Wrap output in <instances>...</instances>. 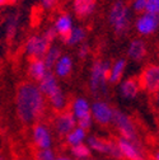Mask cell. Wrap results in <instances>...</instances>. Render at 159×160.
<instances>
[{"label": "cell", "mask_w": 159, "mask_h": 160, "mask_svg": "<svg viewBox=\"0 0 159 160\" xmlns=\"http://www.w3.org/2000/svg\"><path fill=\"white\" fill-rule=\"evenodd\" d=\"M18 118L24 125H34L41 121L46 112V98L37 84L26 82L19 85L15 95Z\"/></svg>", "instance_id": "obj_1"}, {"label": "cell", "mask_w": 159, "mask_h": 160, "mask_svg": "<svg viewBox=\"0 0 159 160\" xmlns=\"http://www.w3.org/2000/svg\"><path fill=\"white\" fill-rule=\"evenodd\" d=\"M126 70V60L125 58H118L116 61L110 65L108 75H107V82L108 84H117L124 76V72Z\"/></svg>", "instance_id": "obj_18"}, {"label": "cell", "mask_w": 159, "mask_h": 160, "mask_svg": "<svg viewBox=\"0 0 159 160\" xmlns=\"http://www.w3.org/2000/svg\"><path fill=\"white\" fill-rule=\"evenodd\" d=\"M56 160H75V159L70 158L68 155H60V156H56Z\"/></svg>", "instance_id": "obj_34"}, {"label": "cell", "mask_w": 159, "mask_h": 160, "mask_svg": "<svg viewBox=\"0 0 159 160\" xmlns=\"http://www.w3.org/2000/svg\"><path fill=\"white\" fill-rule=\"evenodd\" d=\"M46 101H49L51 108H52L54 111H56L57 113L65 111V108H66V106H68L66 95H65V93L63 92L61 88H59V89H57L56 92H54L50 97H47Z\"/></svg>", "instance_id": "obj_22"}, {"label": "cell", "mask_w": 159, "mask_h": 160, "mask_svg": "<svg viewBox=\"0 0 159 160\" xmlns=\"http://www.w3.org/2000/svg\"><path fill=\"white\" fill-rule=\"evenodd\" d=\"M56 154L54 149H37L34 154V160H56Z\"/></svg>", "instance_id": "obj_28"}, {"label": "cell", "mask_w": 159, "mask_h": 160, "mask_svg": "<svg viewBox=\"0 0 159 160\" xmlns=\"http://www.w3.org/2000/svg\"><path fill=\"white\" fill-rule=\"evenodd\" d=\"M140 88L149 93H156L159 89V68L158 65H148L140 76Z\"/></svg>", "instance_id": "obj_13"}, {"label": "cell", "mask_w": 159, "mask_h": 160, "mask_svg": "<svg viewBox=\"0 0 159 160\" xmlns=\"http://www.w3.org/2000/svg\"><path fill=\"white\" fill-rule=\"evenodd\" d=\"M32 141L37 149H51L54 145V133L51 128L44 122L34 123L32 128Z\"/></svg>", "instance_id": "obj_8"}, {"label": "cell", "mask_w": 159, "mask_h": 160, "mask_svg": "<svg viewBox=\"0 0 159 160\" xmlns=\"http://www.w3.org/2000/svg\"><path fill=\"white\" fill-rule=\"evenodd\" d=\"M13 0H0V7H4V5H7V4H9V3H12Z\"/></svg>", "instance_id": "obj_35"}, {"label": "cell", "mask_w": 159, "mask_h": 160, "mask_svg": "<svg viewBox=\"0 0 159 160\" xmlns=\"http://www.w3.org/2000/svg\"><path fill=\"white\" fill-rule=\"evenodd\" d=\"M108 69L110 64L107 61H95L92 65L89 75V89L94 95L107 93Z\"/></svg>", "instance_id": "obj_3"}, {"label": "cell", "mask_w": 159, "mask_h": 160, "mask_svg": "<svg viewBox=\"0 0 159 160\" xmlns=\"http://www.w3.org/2000/svg\"><path fill=\"white\" fill-rule=\"evenodd\" d=\"M87 37V32L83 27H73L71 31L68 33L66 37H64V42L68 46H78L83 43V41Z\"/></svg>", "instance_id": "obj_23"}, {"label": "cell", "mask_w": 159, "mask_h": 160, "mask_svg": "<svg viewBox=\"0 0 159 160\" xmlns=\"http://www.w3.org/2000/svg\"><path fill=\"white\" fill-rule=\"evenodd\" d=\"M154 160H159V152L158 151L154 152Z\"/></svg>", "instance_id": "obj_36"}, {"label": "cell", "mask_w": 159, "mask_h": 160, "mask_svg": "<svg viewBox=\"0 0 159 160\" xmlns=\"http://www.w3.org/2000/svg\"><path fill=\"white\" fill-rule=\"evenodd\" d=\"M146 43L141 38H135L129 43L127 47V56L134 60V61H141V60L146 56Z\"/></svg>", "instance_id": "obj_15"}, {"label": "cell", "mask_w": 159, "mask_h": 160, "mask_svg": "<svg viewBox=\"0 0 159 160\" xmlns=\"http://www.w3.org/2000/svg\"><path fill=\"white\" fill-rule=\"evenodd\" d=\"M74 68V61L69 55H61L57 58V61L52 66L54 69V75L59 79H65L68 78Z\"/></svg>", "instance_id": "obj_14"}, {"label": "cell", "mask_w": 159, "mask_h": 160, "mask_svg": "<svg viewBox=\"0 0 159 160\" xmlns=\"http://www.w3.org/2000/svg\"><path fill=\"white\" fill-rule=\"evenodd\" d=\"M42 36L47 39V41L50 42V43H52L55 39L57 38V33H56V31L54 29V27H49L44 33H42Z\"/></svg>", "instance_id": "obj_30"}, {"label": "cell", "mask_w": 159, "mask_h": 160, "mask_svg": "<svg viewBox=\"0 0 159 160\" xmlns=\"http://www.w3.org/2000/svg\"><path fill=\"white\" fill-rule=\"evenodd\" d=\"M73 27H74V23L69 14H60L56 18L55 24H54V29L56 31L57 37H61V38L66 37Z\"/></svg>", "instance_id": "obj_20"}, {"label": "cell", "mask_w": 159, "mask_h": 160, "mask_svg": "<svg viewBox=\"0 0 159 160\" xmlns=\"http://www.w3.org/2000/svg\"><path fill=\"white\" fill-rule=\"evenodd\" d=\"M88 131L83 130L82 127L79 126H75L66 136H65V141L66 144L71 148V146H75V145H79V144H83L85 142V140L88 137Z\"/></svg>", "instance_id": "obj_24"}, {"label": "cell", "mask_w": 159, "mask_h": 160, "mask_svg": "<svg viewBox=\"0 0 159 160\" xmlns=\"http://www.w3.org/2000/svg\"><path fill=\"white\" fill-rule=\"evenodd\" d=\"M50 46L51 43L42 34H33L28 37L24 43V52L31 58H44Z\"/></svg>", "instance_id": "obj_10"}, {"label": "cell", "mask_w": 159, "mask_h": 160, "mask_svg": "<svg viewBox=\"0 0 159 160\" xmlns=\"http://www.w3.org/2000/svg\"><path fill=\"white\" fill-rule=\"evenodd\" d=\"M139 92H140V83L137 79L129 78L120 84V94L125 99H134L137 97Z\"/></svg>", "instance_id": "obj_19"}, {"label": "cell", "mask_w": 159, "mask_h": 160, "mask_svg": "<svg viewBox=\"0 0 159 160\" xmlns=\"http://www.w3.org/2000/svg\"><path fill=\"white\" fill-rule=\"evenodd\" d=\"M144 13L158 15V13H159V0H145V12Z\"/></svg>", "instance_id": "obj_29"}, {"label": "cell", "mask_w": 159, "mask_h": 160, "mask_svg": "<svg viewBox=\"0 0 159 160\" xmlns=\"http://www.w3.org/2000/svg\"><path fill=\"white\" fill-rule=\"evenodd\" d=\"M90 53V48H89V45L87 43H80V47H79V51H78V56L79 58H87Z\"/></svg>", "instance_id": "obj_32"}, {"label": "cell", "mask_w": 159, "mask_h": 160, "mask_svg": "<svg viewBox=\"0 0 159 160\" xmlns=\"http://www.w3.org/2000/svg\"><path fill=\"white\" fill-rule=\"evenodd\" d=\"M158 26H159L158 15L149 14V13H141V15L136 19V23H135L136 32L143 37H148L155 33L158 29Z\"/></svg>", "instance_id": "obj_12"}, {"label": "cell", "mask_w": 159, "mask_h": 160, "mask_svg": "<svg viewBox=\"0 0 159 160\" xmlns=\"http://www.w3.org/2000/svg\"><path fill=\"white\" fill-rule=\"evenodd\" d=\"M49 71L50 70L47 69L42 58H32V61L28 65V75L36 82H39Z\"/></svg>", "instance_id": "obj_21"}, {"label": "cell", "mask_w": 159, "mask_h": 160, "mask_svg": "<svg viewBox=\"0 0 159 160\" xmlns=\"http://www.w3.org/2000/svg\"><path fill=\"white\" fill-rule=\"evenodd\" d=\"M134 12L136 13H144L145 12V0H134L131 4Z\"/></svg>", "instance_id": "obj_31"}, {"label": "cell", "mask_w": 159, "mask_h": 160, "mask_svg": "<svg viewBox=\"0 0 159 160\" xmlns=\"http://www.w3.org/2000/svg\"><path fill=\"white\" fill-rule=\"evenodd\" d=\"M18 29H19V15L10 14L7 19V24H5V37L8 41H12L15 37Z\"/></svg>", "instance_id": "obj_25"}, {"label": "cell", "mask_w": 159, "mask_h": 160, "mask_svg": "<svg viewBox=\"0 0 159 160\" xmlns=\"http://www.w3.org/2000/svg\"><path fill=\"white\" fill-rule=\"evenodd\" d=\"M15 160H23V159H15Z\"/></svg>", "instance_id": "obj_38"}, {"label": "cell", "mask_w": 159, "mask_h": 160, "mask_svg": "<svg viewBox=\"0 0 159 160\" xmlns=\"http://www.w3.org/2000/svg\"><path fill=\"white\" fill-rule=\"evenodd\" d=\"M0 160H4V159H3V156H2V154H0Z\"/></svg>", "instance_id": "obj_37"}, {"label": "cell", "mask_w": 159, "mask_h": 160, "mask_svg": "<svg viewBox=\"0 0 159 160\" xmlns=\"http://www.w3.org/2000/svg\"><path fill=\"white\" fill-rule=\"evenodd\" d=\"M85 142L89 146V149L97 154L107 155L113 160H124L122 154L115 140H105L98 136H88Z\"/></svg>", "instance_id": "obj_5"}, {"label": "cell", "mask_w": 159, "mask_h": 160, "mask_svg": "<svg viewBox=\"0 0 159 160\" xmlns=\"http://www.w3.org/2000/svg\"><path fill=\"white\" fill-rule=\"evenodd\" d=\"M108 21L117 36L127 34L131 26V13L125 2L117 0L111 5L108 12Z\"/></svg>", "instance_id": "obj_2"}, {"label": "cell", "mask_w": 159, "mask_h": 160, "mask_svg": "<svg viewBox=\"0 0 159 160\" xmlns=\"http://www.w3.org/2000/svg\"><path fill=\"white\" fill-rule=\"evenodd\" d=\"M37 87L39 90H41V93L45 95V98L50 97L54 92H56L59 88H60V85L57 83V78L51 71H49L41 80H39Z\"/></svg>", "instance_id": "obj_17"}, {"label": "cell", "mask_w": 159, "mask_h": 160, "mask_svg": "<svg viewBox=\"0 0 159 160\" xmlns=\"http://www.w3.org/2000/svg\"><path fill=\"white\" fill-rule=\"evenodd\" d=\"M60 56H61V51L57 46H50L49 47V50L46 51V53H45V56L42 58L49 70L52 69V66L55 65V62L57 61V58Z\"/></svg>", "instance_id": "obj_27"}, {"label": "cell", "mask_w": 159, "mask_h": 160, "mask_svg": "<svg viewBox=\"0 0 159 160\" xmlns=\"http://www.w3.org/2000/svg\"><path fill=\"white\" fill-rule=\"evenodd\" d=\"M95 7L97 0H73V10L79 18H87L92 15Z\"/></svg>", "instance_id": "obj_16"}, {"label": "cell", "mask_w": 159, "mask_h": 160, "mask_svg": "<svg viewBox=\"0 0 159 160\" xmlns=\"http://www.w3.org/2000/svg\"><path fill=\"white\" fill-rule=\"evenodd\" d=\"M117 132L120 133L121 137H125L131 141H140L139 140V133L136 125L131 119L129 114L120 109H113V117H112V123Z\"/></svg>", "instance_id": "obj_4"}, {"label": "cell", "mask_w": 159, "mask_h": 160, "mask_svg": "<svg viewBox=\"0 0 159 160\" xmlns=\"http://www.w3.org/2000/svg\"><path fill=\"white\" fill-rule=\"evenodd\" d=\"M70 112L74 116V118L76 119V126L82 127L85 131L92 128L94 122L90 116V103L88 102V99H85L83 97L75 98L71 103Z\"/></svg>", "instance_id": "obj_6"}, {"label": "cell", "mask_w": 159, "mask_h": 160, "mask_svg": "<svg viewBox=\"0 0 159 160\" xmlns=\"http://www.w3.org/2000/svg\"><path fill=\"white\" fill-rule=\"evenodd\" d=\"M113 107H111L105 101H95L90 104V116L93 122L99 126H110L112 123L113 117Z\"/></svg>", "instance_id": "obj_9"}, {"label": "cell", "mask_w": 159, "mask_h": 160, "mask_svg": "<svg viewBox=\"0 0 159 160\" xmlns=\"http://www.w3.org/2000/svg\"><path fill=\"white\" fill-rule=\"evenodd\" d=\"M75 126H76V119L74 118L70 111L59 112L54 119V131L60 137H65Z\"/></svg>", "instance_id": "obj_11"}, {"label": "cell", "mask_w": 159, "mask_h": 160, "mask_svg": "<svg viewBox=\"0 0 159 160\" xmlns=\"http://www.w3.org/2000/svg\"><path fill=\"white\" fill-rule=\"evenodd\" d=\"M116 144L125 160H146L140 141H131V140L120 136L116 140Z\"/></svg>", "instance_id": "obj_7"}, {"label": "cell", "mask_w": 159, "mask_h": 160, "mask_svg": "<svg viewBox=\"0 0 159 160\" xmlns=\"http://www.w3.org/2000/svg\"><path fill=\"white\" fill-rule=\"evenodd\" d=\"M70 152L75 160H88L92 156V150L89 149V146L85 142L71 146Z\"/></svg>", "instance_id": "obj_26"}, {"label": "cell", "mask_w": 159, "mask_h": 160, "mask_svg": "<svg viewBox=\"0 0 159 160\" xmlns=\"http://www.w3.org/2000/svg\"><path fill=\"white\" fill-rule=\"evenodd\" d=\"M59 0H41V5L44 9H52Z\"/></svg>", "instance_id": "obj_33"}]
</instances>
